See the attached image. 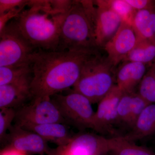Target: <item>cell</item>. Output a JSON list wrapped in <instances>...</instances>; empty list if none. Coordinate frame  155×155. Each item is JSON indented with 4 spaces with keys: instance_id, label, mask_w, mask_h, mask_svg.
Instances as JSON below:
<instances>
[{
    "instance_id": "1",
    "label": "cell",
    "mask_w": 155,
    "mask_h": 155,
    "mask_svg": "<svg viewBox=\"0 0 155 155\" xmlns=\"http://www.w3.org/2000/svg\"><path fill=\"white\" fill-rule=\"evenodd\" d=\"M99 52V49L35 51L29 58L33 98L51 97L73 87L86 62Z\"/></svg>"
},
{
    "instance_id": "2",
    "label": "cell",
    "mask_w": 155,
    "mask_h": 155,
    "mask_svg": "<svg viewBox=\"0 0 155 155\" xmlns=\"http://www.w3.org/2000/svg\"><path fill=\"white\" fill-rule=\"evenodd\" d=\"M29 8L13 19L17 28L35 50L55 51L61 27L69 11L58 10L51 1H28Z\"/></svg>"
},
{
    "instance_id": "3",
    "label": "cell",
    "mask_w": 155,
    "mask_h": 155,
    "mask_svg": "<svg viewBox=\"0 0 155 155\" xmlns=\"http://www.w3.org/2000/svg\"><path fill=\"white\" fill-rule=\"evenodd\" d=\"M95 9L84 1H73L61 27L57 51L99 49L96 42Z\"/></svg>"
},
{
    "instance_id": "4",
    "label": "cell",
    "mask_w": 155,
    "mask_h": 155,
    "mask_svg": "<svg viewBox=\"0 0 155 155\" xmlns=\"http://www.w3.org/2000/svg\"><path fill=\"white\" fill-rule=\"evenodd\" d=\"M107 56L100 52L89 60L82 69L73 90L98 103L116 85V71Z\"/></svg>"
},
{
    "instance_id": "5",
    "label": "cell",
    "mask_w": 155,
    "mask_h": 155,
    "mask_svg": "<svg viewBox=\"0 0 155 155\" xmlns=\"http://www.w3.org/2000/svg\"><path fill=\"white\" fill-rule=\"evenodd\" d=\"M51 97L67 125H73L81 130L91 128L94 130L95 112L87 97L73 90L68 94H57Z\"/></svg>"
},
{
    "instance_id": "6",
    "label": "cell",
    "mask_w": 155,
    "mask_h": 155,
    "mask_svg": "<svg viewBox=\"0 0 155 155\" xmlns=\"http://www.w3.org/2000/svg\"><path fill=\"white\" fill-rule=\"evenodd\" d=\"M35 51L13 20L0 32V67L29 63L30 56Z\"/></svg>"
},
{
    "instance_id": "7",
    "label": "cell",
    "mask_w": 155,
    "mask_h": 155,
    "mask_svg": "<svg viewBox=\"0 0 155 155\" xmlns=\"http://www.w3.org/2000/svg\"><path fill=\"white\" fill-rule=\"evenodd\" d=\"M16 110L14 124L20 127L52 123L67 125L58 106L51 97H34L30 104H25Z\"/></svg>"
},
{
    "instance_id": "8",
    "label": "cell",
    "mask_w": 155,
    "mask_h": 155,
    "mask_svg": "<svg viewBox=\"0 0 155 155\" xmlns=\"http://www.w3.org/2000/svg\"><path fill=\"white\" fill-rule=\"evenodd\" d=\"M114 141V137L80 133L73 136L67 145L60 147L62 155H104L110 152Z\"/></svg>"
},
{
    "instance_id": "9",
    "label": "cell",
    "mask_w": 155,
    "mask_h": 155,
    "mask_svg": "<svg viewBox=\"0 0 155 155\" xmlns=\"http://www.w3.org/2000/svg\"><path fill=\"white\" fill-rule=\"evenodd\" d=\"M37 134L14 124L8 132L6 147L14 149L25 153L48 155L52 149Z\"/></svg>"
},
{
    "instance_id": "10",
    "label": "cell",
    "mask_w": 155,
    "mask_h": 155,
    "mask_svg": "<svg viewBox=\"0 0 155 155\" xmlns=\"http://www.w3.org/2000/svg\"><path fill=\"white\" fill-rule=\"evenodd\" d=\"M97 16L95 34L99 48H104L114 37L122 24V18L113 10L107 1H94Z\"/></svg>"
},
{
    "instance_id": "11",
    "label": "cell",
    "mask_w": 155,
    "mask_h": 155,
    "mask_svg": "<svg viewBox=\"0 0 155 155\" xmlns=\"http://www.w3.org/2000/svg\"><path fill=\"white\" fill-rule=\"evenodd\" d=\"M137 38L130 23L122 21L115 35L104 48L114 67L123 62L136 44Z\"/></svg>"
},
{
    "instance_id": "12",
    "label": "cell",
    "mask_w": 155,
    "mask_h": 155,
    "mask_svg": "<svg viewBox=\"0 0 155 155\" xmlns=\"http://www.w3.org/2000/svg\"><path fill=\"white\" fill-rule=\"evenodd\" d=\"M122 94L116 85L99 102L95 114L94 130L102 133L110 132L118 123L117 108Z\"/></svg>"
},
{
    "instance_id": "13",
    "label": "cell",
    "mask_w": 155,
    "mask_h": 155,
    "mask_svg": "<svg viewBox=\"0 0 155 155\" xmlns=\"http://www.w3.org/2000/svg\"><path fill=\"white\" fill-rule=\"evenodd\" d=\"M32 75L14 83L0 86V109L17 110L25 105L29 99H33L31 84Z\"/></svg>"
},
{
    "instance_id": "14",
    "label": "cell",
    "mask_w": 155,
    "mask_h": 155,
    "mask_svg": "<svg viewBox=\"0 0 155 155\" xmlns=\"http://www.w3.org/2000/svg\"><path fill=\"white\" fill-rule=\"evenodd\" d=\"M146 66L137 62H123L116 71V85L123 93L135 91L147 72Z\"/></svg>"
},
{
    "instance_id": "15",
    "label": "cell",
    "mask_w": 155,
    "mask_h": 155,
    "mask_svg": "<svg viewBox=\"0 0 155 155\" xmlns=\"http://www.w3.org/2000/svg\"><path fill=\"white\" fill-rule=\"evenodd\" d=\"M21 127L35 132L48 142L52 143L58 147L67 145L71 141L73 137L71 135L67 125L63 123H48Z\"/></svg>"
},
{
    "instance_id": "16",
    "label": "cell",
    "mask_w": 155,
    "mask_h": 155,
    "mask_svg": "<svg viewBox=\"0 0 155 155\" xmlns=\"http://www.w3.org/2000/svg\"><path fill=\"white\" fill-rule=\"evenodd\" d=\"M155 134V104L147 106L138 116L131 130L123 137L134 142Z\"/></svg>"
},
{
    "instance_id": "17",
    "label": "cell",
    "mask_w": 155,
    "mask_h": 155,
    "mask_svg": "<svg viewBox=\"0 0 155 155\" xmlns=\"http://www.w3.org/2000/svg\"><path fill=\"white\" fill-rule=\"evenodd\" d=\"M131 25L138 39H155V6L136 11Z\"/></svg>"
},
{
    "instance_id": "18",
    "label": "cell",
    "mask_w": 155,
    "mask_h": 155,
    "mask_svg": "<svg viewBox=\"0 0 155 155\" xmlns=\"http://www.w3.org/2000/svg\"><path fill=\"white\" fill-rule=\"evenodd\" d=\"M155 60V39H138L123 62L149 64Z\"/></svg>"
},
{
    "instance_id": "19",
    "label": "cell",
    "mask_w": 155,
    "mask_h": 155,
    "mask_svg": "<svg viewBox=\"0 0 155 155\" xmlns=\"http://www.w3.org/2000/svg\"><path fill=\"white\" fill-rule=\"evenodd\" d=\"M32 75L30 63L0 67V86L14 83Z\"/></svg>"
},
{
    "instance_id": "20",
    "label": "cell",
    "mask_w": 155,
    "mask_h": 155,
    "mask_svg": "<svg viewBox=\"0 0 155 155\" xmlns=\"http://www.w3.org/2000/svg\"><path fill=\"white\" fill-rule=\"evenodd\" d=\"M110 153L112 155H155V153L148 148L127 141L123 137H114Z\"/></svg>"
},
{
    "instance_id": "21",
    "label": "cell",
    "mask_w": 155,
    "mask_h": 155,
    "mask_svg": "<svg viewBox=\"0 0 155 155\" xmlns=\"http://www.w3.org/2000/svg\"><path fill=\"white\" fill-rule=\"evenodd\" d=\"M137 93L149 104H155V66L153 64L139 84Z\"/></svg>"
},
{
    "instance_id": "22",
    "label": "cell",
    "mask_w": 155,
    "mask_h": 155,
    "mask_svg": "<svg viewBox=\"0 0 155 155\" xmlns=\"http://www.w3.org/2000/svg\"><path fill=\"white\" fill-rule=\"evenodd\" d=\"M0 111V141L5 143L9 129L12 126L17 110L13 108H3Z\"/></svg>"
},
{
    "instance_id": "23",
    "label": "cell",
    "mask_w": 155,
    "mask_h": 155,
    "mask_svg": "<svg viewBox=\"0 0 155 155\" xmlns=\"http://www.w3.org/2000/svg\"><path fill=\"white\" fill-rule=\"evenodd\" d=\"M133 92L123 93L117 108L118 123L130 127V104Z\"/></svg>"
},
{
    "instance_id": "24",
    "label": "cell",
    "mask_w": 155,
    "mask_h": 155,
    "mask_svg": "<svg viewBox=\"0 0 155 155\" xmlns=\"http://www.w3.org/2000/svg\"><path fill=\"white\" fill-rule=\"evenodd\" d=\"M109 5L122 18L123 21L131 24L132 18L136 12L125 0L107 1Z\"/></svg>"
},
{
    "instance_id": "25",
    "label": "cell",
    "mask_w": 155,
    "mask_h": 155,
    "mask_svg": "<svg viewBox=\"0 0 155 155\" xmlns=\"http://www.w3.org/2000/svg\"><path fill=\"white\" fill-rule=\"evenodd\" d=\"M148 103L140 96L134 91L133 92L131 97L130 104V128L133 127L134 122L138 118L142 111L148 105Z\"/></svg>"
},
{
    "instance_id": "26",
    "label": "cell",
    "mask_w": 155,
    "mask_h": 155,
    "mask_svg": "<svg viewBox=\"0 0 155 155\" xmlns=\"http://www.w3.org/2000/svg\"><path fill=\"white\" fill-rule=\"evenodd\" d=\"M28 2L25 0H0V15L14 9L24 8Z\"/></svg>"
},
{
    "instance_id": "27",
    "label": "cell",
    "mask_w": 155,
    "mask_h": 155,
    "mask_svg": "<svg viewBox=\"0 0 155 155\" xmlns=\"http://www.w3.org/2000/svg\"><path fill=\"white\" fill-rule=\"evenodd\" d=\"M24 8H18L14 9L5 14L0 15V32L3 30L6 25L9 23L10 20L15 19L18 17Z\"/></svg>"
},
{
    "instance_id": "28",
    "label": "cell",
    "mask_w": 155,
    "mask_h": 155,
    "mask_svg": "<svg viewBox=\"0 0 155 155\" xmlns=\"http://www.w3.org/2000/svg\"><path fill=\"white\" fill-rule=\"evenodd\" d=\"M135 11H140L155 6V1L152 0H125Z\"/></svg>"
},
{
    "instance_id": "29",
    "label": "cell",
    "mask_w": 155,
    "mask_h": 155,
    "mask_svg": "<svg viewBox=\"0 0 155 155\" xmlns=\"http://www.w3.org/2000/svg\"><path fill=\"white\" fill-rule=\"evenodd\" d=\"M0 155H28L22 152L19 151L14 149L10 147H5L2 150L0 153Z\"/></svg>"
},
{
    "instance_id": "30",
    "label": "cell",
    "mask_w": 155,
    "mask_h": 155,
    "mask_svg": "<svg viewBox=\"0 0 155 155\" xmlns=\"http://www.w3.org/2000/svg\"><path fill=\"white\" fill-rule=\"evenodd\" d=\"M48 155H62L61 147H58L55 149H52Z\"/></svg>"
},
{
    "instance_id": "31",
    "label": "cell",
    "mask_w": 155,
    "mask_h": 155,
    "mask_svg": "<svg viewBox=\"0 0 155 155\" xmlns=\"http://www.w3.org/2000/svg\"><path fill=\"white\" fill-rule=\"evenodd\" d=\"M153 64V65H154V66H155V63H154V64Z\"/></svg>"
}]
</instances>
